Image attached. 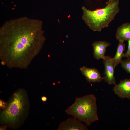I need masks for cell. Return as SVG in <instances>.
Wrapping results in <instances>:
<instances>
[{
  "label": "cell",
  "mask_w": 130,
  "mask_h": 130,
  "mask_svg": "<svg viewBox=\"0 0 130 130\" xmlns=\"http://www.w3.org/2000/svg\"><path fill=\"white\" fill-rule=\"evenodd\" d=\"M43 22L23 16L5 22L0 28V59L10 68H27L46 39Z\"/></svg>",
  "instance_id": "1"
},
{
  "label": "cell",
  "mask_w": 130,
  "mask_h": 130,
  "mask_svg": "<svg viewBox=\"0 0 130 130\" xmlns=\"http://www.w3.org/2000/svg\"><path fill=\"white\" fill-rule=\"evenodd\" d=\"M29 107L26 91L19 89L13 93L7 107L1 112V124L12 128L18 127L26 118Z\"/></svg>",
  "instance_id": "2"
},
{
  "label": "cell",
  "mask_w": 130,
  "mask_h": 130,
  "mask_svg": "<svg viewBox=\"0 0 130 130\" xmlns=\"http://www.w3.org/2000/svg\"><path fill=\"white\" fill-rule=\"evenodd\" d=\"M106 3L104 7L93 11L82 7V19L93 31L100 32L107 27L119 11V0H109Z\"/></svg>",
  "instance_id": "3"
},
{
  "label": "cell",
  "mask_w": 130,
  "mask_h": 130,
  "mask_svg": "<svg viewBox=\"0 0 130 130\" xmlns=\"http://www.w3.org/2000/svg\"><path fill=\"white\" fill-rule=\"evenodd\" d=\"M97 98L93 94L76 98L74 103L65 110L68 114L74 117L87 126L98 121Z\"/></svg>",
  "instance_id": "4"
},
{
  "label": "cell",
  "mask_w": 130,
  "mask_h": 130,
  "mask_svg": "<svg viewBox=\"0 0 130 130\" xmlns=\"http://www.w3.org/2000/svg\"><path fill=\"white\" fill-rule=\"evenodd\" d=\"M103 59L104 67L103 79L109 84L115 85L116 84L114 71L116 66L112 58L109 56H105Z\"/></svg>",
  "instance_id": "5"
},
{
  "label": "cell",
  "mask_w": 130,
  "mask_h": 130,
  "mask_svg": "<svg viewBox=\"0 0 130 130\" xmlns=\"http://www.w3.org/2000/svg\"><path fill=\"white\" fill-rule=\"evenodd\" d=\"M86 125L76 118H70L61 122L57 130H88Z\"/></svg>",
  "instance_id": "6"
},
{
  "label": "cell",
  "mask_w": 130,
  "mask_h": 130,
  "mask_svg": "<svg viewBox=\"0 0 130 130\" xmlns=\"http://www.w3.org/2000/svg\"><path fill=\"white\" fill-rule=\"evenodd\" d=\"M113 90L121 98L130 99V79L121 80L118 84L115 85Z\"/></svg>",
  "instance_id": "7"
},
{
  "label": "cell",
  "mask_w": 130,
  "mask_h": 130,
  "mask_svg": "<svg viewBox=\"0 0 130 130\" xmlns=\"http://www.w3.org/2000/svg\"><path fill=\"white\" fill-rule=\"evenodd\" d=\"M80 70L89 83L99 82L103 79L99 71L95 68L83 66L80 68Z\"/></svg>",
  "instance_id": "8"
},
{
  "label": "cell",
  "mask_w": 130,
  "mask_h": 130,
  "mask_svg": "<svg viewBox=\"0 0 130 130\" xmlns=\"http://www.w3.org/2000/svg\"><path fill=\"white\" fill-rule=\"evenodd\" d=\"M110 44L105 41H96L92 44L93 54L94 57L97 59H103L104 57L106 48Z\"/></svg>",
  "instance_id": "9"
},
{
  "label": "cell",
  "mask_w": 130,
  "mask_h": 130,
  "mask_svg": "<svg viewBox=\"0 0 130 130\" xmlns=\"http://www.w3.org/2000/svg\"><path fill=\"white\" fill-rule=\"evenodd\" d=\"M116 37L119 41H128L130 39V23H125L119 27L116 31Z\"/></svg>",
  "instance_id": "10"
},
{
  "label": "cell",
  "mask_w": 130,
  "mask_h": 130,
  "mask_svg": "<svg viewBox=\"0 0 130 130\" xmlns=\"http://www.w3.org/2000/svg\"><path fill=\"white\" fill-rule=\"evenodd\" d=\"M125 46L124 41H119L116 54L114 57L112 58L115 66L120 63L122 60V58L124 57V52L125 50Z\"/></svg>",
  "instance_id": "11"
},
{
  "label": "cell",
  "mask_w": 130,
  "mask_h": 130,
  "mask_svg": "<svg viewBox=\"0 0 130 130\" xmlns=\"http://www.w3.org/2000/svg\"><path fill=\"white\" fill-rule=\"evenodd\" d=\"M120 63L122 67L128 73H130V57L124 60H122Z\"/></svg>",
  "instance_id": "12"
},
{
  "label": "cell",
  "mask_w": 130,
  "mask_h": 130,
  "mask_svg": "<svg viewBox=\"0 0 130 130\" xmlns=\"http://www.w3.org/2000/svg\"><path fill=\"white\" fill-rule=\"evenodd\" d=\"M128 41V49L126 52L124 53V57L127 58L130 57V39Z\"/></svg>",
  "instance_id": "13"
},
{
  "label": "cell",
  "mask_w": 130,
  "mask_h": 130,
  "mask_svg": "<svg viewBox=\"0 0 130 130\" xmlns=\"http://www.w3.org/2000/svg\"><path fill=\"white\" fill-rule=\"evenodd\" d=\"M0 108L4 109L7 106L8 103L2 100H0Z\"/></svg>",
  "instance_id": "14"
},
{
  "label": "cell",
  "mask_w": 130,
  "mask_h": 130,
  "mask_svg": "<svg viewBox=\"0 0 130 130\" xmlns=\"http://www.w3.org/2000/svg\"><path fill=\"white\" fill-rule=\"evenodd\" d=\"M41 100L43 102H45L47 100V98L45 96H43L41 97Z\"/></svg>",
  "instance_id": "15"
}]
</instances>
